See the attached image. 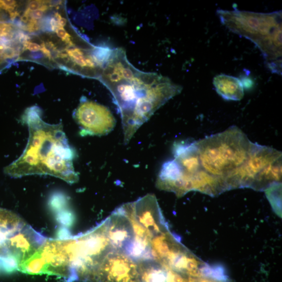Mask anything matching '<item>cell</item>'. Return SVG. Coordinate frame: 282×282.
<instances>
[{"instance_id": "9a60e30c", "label": "cell", "mask_w": 282, "mask_h": 282, "mask_svg": "<svg viewBox=\"0 0 282 282\" xmlns=\"http://www.w3.org/2000/svg\"><path fill=\"white\" fill-rule=\"evenodd\" d=\"M72 235L67 227L61 226L57 232V238L58 240H66L72 237Z\"/></svg>"}, {"instance_id": "30bf717a", "label": "cell", "mask_w": 282, "mask_h": 282, "mask_svg": "<svg viewBox=\"0 0 282 282\" xmlns=\"http://www.w3.org/2000/svg\"><path fill=\"white\" fill-rule=\"evenodd\" d=\"M68 205V200L64 194L56 193L52 194L49 200L50 210L54 214L65 210Z\"/></svg>"}, {"instance_id": "277c9868", "label": "cell", "mask_w": 282, "mask_h": 282, "mask_svg": "<svg viewBox=\"0 0 282 282\" xmlns=\"http://www.w3.org/2000/svg\"><path fill=\"white\" fill-rule=\"evenodd\" d=\"M202 170L224 182L248 158L253 143L238 126L196 141Z\"/></svg>"}, {"instance_id": "8992f818", "label": "cell", "mask_w": 282, "mask_h": 282, "mask_svg": "<svg viewBox=\"0 0 282 282\" xmlns=\"http://www.w3.org/2000/svg\"><path fill=\"white\" fill-rule=\"evenodd\" d=\"M85 282H141L138 263L112 247L90 272Z\"/></svg>"}, {"instance_id": "9c48e42d", "label": "cell", "mask_w": 282, "mask_h": 282, "mask_svg": "<svg viewBox=\"0 0 282 282\" xmlns=\"http://www.w3.org/2000/svg\"><path fill=\"white\" fill-rule=\"evenodd\" d=\"M213 85L218 95L227 101H239L244 96L242 81L239 78L224 74L213 79Z\"/></svg>"}, {"instance_id": "d6986e66", "label": "cell", "mask_w": 282, "mask_h": 282, "mask_svg": "<svg viewBox=\"0 0 282 282\" xmlns=\"http://www.w3.org/2000/svg\"><path fill=\"white\" fill-rule=\"evenodd\" d=\"M43 13L44 12L40 10H39L33 12H30L29 15L30 19L38 20L41 19L43 15Z\"/></svg>"}, {"instance_id": "7402d4cb", "label": "cell", "mask_w": 282, "mask_h": 282, "mask_svg": "<svg viewBox=\"0 0 282 282\" xmlns=\"http://www.w3.org/2000/svg\"><path fill=\"white\" fill-rule=\"evenodd\" d=\"M45 44V46H46L47 48L52 50L53 51H57V52H58L55 45H54V44L52 42L48 41Z\"/></svg>"}, {"instance_id": "ffe728a7", "label": "cell", "mask_w": 282, "mask_h": 282, "mask_svg": "<svg viewBox=\"0 0 282 282\" xmlns=\"http://www.w3.org/2000/svg\"><path fill=\"white\" fill-rule=\"evenodd\" d=\"M40 46H41L40 51L44 54V56L45 57L48 58L50 60L52 59V56L51 52L50 50L48 49L46 47V46H45V43L44 42H42Z\"/></svg>"}, {"instance_id": "6da1fadb", "label": "cell", "mask_w": 282, "mask_h": 282, "mask_svg": "<svg viewBox=\"0 0 282 282\" xmlns=\"http://www.w3.org/2000/svg\"><path fill=\"white\" fill-rule=\"evenodd\" d=\"M101 80L120 113L125 144L159 109L183 90L166 77L136 68L121 48L113 49Z\"/></svg>"}, {"instance_id": "ac0fdd59", "label": "cell", "mask_w": 282, "mask_h": 282, "mask_svg": "<svg viewBox=\"0 0 282 282\" xmlns=\"http://www.w3.org/2000/svg\"><path fill=\"white\" fill-rule=\"evenodd\" d=\"M45 2V1H37V0H36V1H32L29 3L28 6H27L26 10L30 12L40 10L41 6Z\"/></svg>"}, {"instance_id": "4fadbf2b", "label": "cell", "mask_w": 282, "mask_h": 282, "mask_svg": "<svg viewBox=\"0 0 282 282\" xmlns=\"http://www.w3.org/2000/svg\"><path fill=\"white\" fill-rule=\"evenodd\" d=\"M0 263H1L2 272L6 274H11L16 271H18L19 263L16 259L11 254L8 256L0 258Z\"/></svg>"}, {"instance_id": "2e32d148", "label": "cell", "mask_w": 282, "mask_h": 282, "mask_svg": "<svg viewBox=\"0 0 282 282\" xmlns=\"http://www.w3.org/2000/svg\"><path fill=\"white\" fill-rule=\"evenodd\" d=\"M40 27V24L37 20L31 19L27 25L26 26L25 31L29 32H35L38 31Z\"/></svg>"}, {"instance_id": "603a6c76", "label": "cell", "mask_w": 282, "mask_h": 282, "mask_svg": "<svg viewBox=\"0 0 282 282\" xmlns=\"http://www.w3.org/2000/svg\"><path fill=\"white\" fill-rule=\"evenodd\" d=\"M67 23V20L65 19V18L62 17L61 19L58 21V24L59 27H62L63 28Z\"/></svg>"}, {"instance_id": "ba28073f", "label": "cell", "mask_w": 282, "mask_h": 282, "mask_svg": "<svg viewBox=\"0 0 282 282\" xmlns=\"http://www.w3.org/2000/svg\"><path fill=\"white\" fill-rule=\"evenodd\" d=\"M47 240L43 235L27 224L8 239L7 248L10 254L16 259L19 265L37 252Z\"/></svg>"}, {"instance_id": "8fae6325", "label": "cell", "mask_w": 282, "mask_h": 282, "mask_svg": "<svg viewBox=\"0 0 282 282\" xmlns=\"http://www.w3.org/2000/svg\"><path fill=\"white\" fill-rule=\"evenodd\" d=\"M266 195L273 207L276 211L280 212L281 204V184L280 183L272 185L266 190Z\"/></svg>"}, {"instance_id": "44dd1931", "label": "cell", "mask_w": 282, "mask_h": 282, "mask_svg": "<svg viewBox=\"0 0 282 282\" xmlns=\"http://www.w3.org/2000/svg\"><path fill=\"white\" fill-rule=\"evenodd\" d=\"M49 26L51 32H56L59 28L58 21L54 17H52L49 19Z\"/></svg>"}, {"instance_id": "5bb4252c", "label": "cell", "mask_w": 282, "mask_h": 282, "mask_svg": "<svg viewBox=\"0 0 282 282\" xmlns=\"http://www.w3.org/2000/svg\"><path fill=\"white\" fill-rule=\"evenodd\" d=\"M56 33L59 38H60L63 41H64L68 45V47H74L75 44L72 42L71 39L70 35L62 27H59L56 31Z\"/></svg>"}, {"instance_id": "cb8c5ba5", "label": "cell", "mask_w": 282, "mask_h": 282, "mask_svg": "<svg viewBox=\"0 0 282 282\" xmlns=\"http://www.w3.org/2000/svg\"><path fill=\"white\" fill-rule=\"evenodd\" d=\"M2 272V267L1 265V263H0V273Z\"/></svg>"}, {"instance_id": "7c38bea8", "label": "cell", "mask_w": 282, "mask_h": 282, "mask_svg": "<svg viewBox=\"0 0 282 282\" xmlns=\"http://www.w3.org/2000/svg\"><path fill=\"white\" fill-rule=\"evenodd\" d=\"M55 216L56 221L59 224L68 229L74 225L76 221L75 214L68 208L56 213Z\"/></svg>"}, {"instance_id": "e0dca14e", "label": "cell", "mask_w": 282, "mask_h": 282, "mask_svg": "<svg viewBox=\"0 0 282 282\" xmlns=\"http://www.w3.org/2000/svg\"><path fill=\"white\" fill-rule=\"evenodd\" d=\"M23 50H29L32 52H37L40 50L41 46L38 43L27 41L23 44Z\"/></svg>"}, {"instance_id": "3957f363", "label": "cell", "mask_w": 282, "mask_h": 282, "mask_svg": "<svg viewBox=\"0 0 282 282\" xmlns=\"http://www.w3.org/2000/svg\"><path fill=\"white\" fill-rule=\"evenodd\" d=\"M222 23L232 32L257 45L267 68L282 74V11L263 13L234 10H218Z\"/></svg>"}, {"instance_id": "5b68a950", "label": "cell", "mask_w": 282, "mask_h": 282, "mask_svg": "<svg viewBox=\"0 0 282 282\" xmlns=\"http://www.w3.org/2000/svg\"><path fill=\"white\" fill-rule=\"evenodd\" d=\"M282 179V153L253 143L248 158L229 179L231 189L250 188L266 190Z\"/></svg>"}, {"instance_id": "52a82bcc", "label": "cell", "mask_w": 282, "mask_h": 282, "mask_svg": "<svg viewBox=\"0 0 282 282\" xmlns=\"http://www.w3.org/2000/svg\"><path fill=\"white\" fill-rule=\"evenodd\" d=\"M74 118L83 136L107 135L116 124L115 118L108 108L87 99H81Z\"/></svg>"}, {"instance_id": "7a4b0ae2", "label": "cell", "mask_w": 282, "mask_h": 282, "mask_svg": "<svg viewBox=\"0 0 282 282\" xmlns=\"http://www.w3.org/2000/svg\"><path fill=\"white\" fill-rule=\"evenodd\" d=\"M38 106L27 108L22 121L28 126L29 138L21 156L6 168L15 178L50 175L72 184L78 182L74 161L76 152L69 143L61 123L43 121Z\"/></svg>"}]
</instances>
